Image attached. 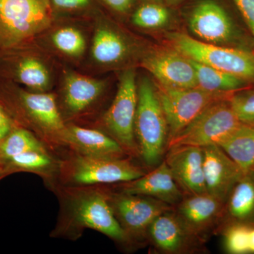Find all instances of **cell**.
Segmentation results:
<instances>
[{"mask_svg":"<svg viewBox=\"0 0 254 254\" xmlns=\"http://www.w3.org/2000/svg\"><path fill=\"white\" fill-rule=\"evenodd\" d=\"M0 101L20 126L51 147L65 145L67 125L54 95L34 92L0 78Z\"/></svg>","mask_w":254,"mask_h":254,"instance_id":"obj_1","label":"cell"},{"mask_svg":"<svg viewBox=\"0 0 254 254\" xmlns=\"http://www.w3.org/2000/svg\"><path fill=\"white\" fill-rule=\"evenodd\" d=\"M65 231L91 229L120 243L129 241L119 223L110 201V193L89 187L66 191L64 199Z\"/></svg>","mask_w":254,"mask_h":254,"instance_id":"obj_2","label":"cell"},{"mask_svg":"<svg viewBox=\"0 0 254 254\" xmlns=\"http://www.w3.org/2000/svg\"><path fill=\"white\" fill-rule=\"evenodd\" d=\"M137 92L134 123L137 148L144 163L148 166H154L161 160L168 146V123L157 88L148 78L139 80Z\"/></svg>","mask_w":254,"mask_h":254,"instance_id":"obj_3","label":"cell"},{"mask_svg":"<svg viewBox=\"0 0 254 254\" xmlns=\"http://www.w3.org/2000/svg\"><path fill=\"white\" fill-rule=\"evenodd\" d=\"M50 0H0V50L28 46L53 22Z\"/></svg>","mask_w":254,"mask_h":254,"instance_id":"obj_4","label":"cell"},{"mask_svg":"<svg viewBox=\"0 0 254 254\" xmlns=\"http://www.w3.org/2000/svg\"><path fill=\"white\" fill-rule=\"evenodd\" d=\"M61 177L71 187L125 183L136 180L145 172L124 158H96L75 153L60 164Z\"/></svg>","mask_w":254,"mask_h":254,"instance_id":"obj_5","label":"cell"},{"mask_svg":"<svg viewBox=\"0 0 254 254\" xmlns=\"http://www.w3.org/2000/svg\"><path fill=\"white\" fill-rule=\"evenodd\" d=\"M174 49L187 58L254 81V54L245 50L205 43L184 33L169 35Z\"/></svg>","mask_w":254,"mask_h":254,"instance_id":"obj_6","label":"cell"},{"mask_svg":"<svg viewBox=\"0 0 254 254\" xmlns=\"http://www.w3.org/2000/svg\"><path fill=\"white\" fill-rule=\"evenodd\" d=\"M228 98L210 105L190 125L169 140L167 148L180 145L203 148L218 145L242 125L232 110Z\"/></svg>","mask_w":254,"mask_h":254,"instance_id":"obj_7","label":"cell"},{"mask_svg":"<svg viewBox=\"0 0 254 254\" xmlns=\"http://www.w3.org/2000/svg\"><path fill=\"white\" fill-rule=\"evenodd\" d=\"M137 103L136 73L131 68L120 76L115 99L102 123L106 133L121 145L125 153L131 155L138 153L134 133Z\"/></svg>","mask_w":254,"mask_h":254,"instance_id":"obj_8","label":"cell"},{"mask_svg":"<svg viewBox=\"0 0 254 254\" xmlns=\"http://www.w3.org/2000/svg\"><path fill=\"white\" fill-rule=\"evenodd\" d=\"M156 88L168 123V141L210 105L228 98V93H214L198 87L172 88L159 84Z\"/></svg>","mask_w":254,"mask_h":254,"instance_id":"obj_9","label":"cell"},{"mask_svg":"<svg viewBox=\"0 0 254 254\" xmlns=\"http://www.w3.org/2000/svg\"><path fill=\"white\" fill-rule=\"evenodd\" d=\"M188 23L200 41L218 46L236 42V26L220 0H195L189 11Z\"/></svg>","mask_w":254,"mask_h":254,"instance_id":"obj_10","label":"cell"},{"mask_svg":"<svg viewBox=\"0 0 254 254\" xmlns=\"http://www.w3.org/2000/svg\"><path fill=\"white\" fill-rule=\"evenodd\" d=\"M110 201L119 223L129 240L143 238L157 217L172 210L170 205L155 198L123 192L110 194Z\"/></svg>","mask_w":254,"mask_h":254,"instance_id":"obj_11","label":"cell"},{"mask_svg":"<svg viewBox=\"0 0 254 254\" xmlns=\"http://www.w3.org/2000/svg\"><path fill=\"white\" fill-rule=\"evenodd\" d=\"M0 78L34 92L48 91L52 83L49 68L28 46L0 50Z\"/></svg>","mask_w":254,"mask_h":254,"instance_id":"obj_12","label":"cell"},{"mask_svg":"<svg viewBox=\"0 0 254 254\" xmlns=\"http://www.w3.org/2000/svg\"><path fill=\"white\" fill-rule=\"evenodd\" d=\"M161 86L172 88L198 87L195 68L191 62L177 50H160L148 55L142 61Z\"/></svg>","mask_w":254,"mask_h":254,"instance_id":"obj_13","label":"cell"},{"mask_svg":"<svg viewBox=\"0 0 254 254\" xmlns=\"http://www.w3.org/2000/svg\"><path fill=\"white\" fill-rule=\"evenodd\" d=\"M168 150L165 161L183 193L191 195L207 193L203 148L180 145Z\"/></svg>","mask_w":254,"mask_h":254,"instance_id":"obj_14","label":"cell"},{"mask_svg":"<svg viewBox=\"0 0 254 254\" xmlns=\"http://www.w3.org/2000/svg\"><path fill=\"white\" fill-rule=\"evenodd\" d=\"M203 151L207 193L225 203L245 174L219 145H209L203 148Z\"/></svg>","mask_w":254,"mask_h":254,"instance_id":"obj_15","label":"cell"},{"mask_svg":"<svg viewBox=\"0 0 254 254\" xmlns=\"http://www.w3.org/2000/svg\"><path fill=\"white\" fill-rule=\"evenodd\" d=\"M121 192L150 197L170 205H178L184 198L183 192L165 160L150 173L123 183Z\"/></svg>","mask_w":254,"mask_h":254,"instance_id":"obj_16","label":"cell"},{"mask_svg":"<svg viewBox=\"0 0 254 254\" xmlns=\"http://www.w3.org/2000/svg\"><path fill=\"white\" fill-rule=\"evenodd\" d=\"M224 203L208 193L188 195L179 203L176 214L187 232L198 238L213 226Z\"/></svg>","mask_w":254,"mask_h":254,"instance_id":"obj_17","label":"cell"},{"mask_svg":"<svg viewBox=\"0 0 254 254\" xmlns=\"http://www.w3.org/2000/svg\"><path fill=\"white\" fill-rule=\"evenodd\" d=\"M105 87L106 83L103 80L68 71L64 80V110L71 118L86 113L99 100Z\"/></svg>","mask_w":254,"mask_h":254,"instance_id":"obj_18","label":"cell"},{"mask_svg":"<svg viewBox=\"0 0 254 254\" xmlns=\"http://www.w3.org/2000/svg\"><path fill=\"white\" fill-rule=\"evenodd\" d=\"M65 145L75 153L96 158H123L125 151L107 133L75 125H67Z\"/></svg>","mask_w":254,"mask_h":254,"instance_id":"obj_19","label":"cell"},{"mask_svg":"<svg viewBox=\"0 0 254 254\" xmlns=\"http://www.w3.org/2000/svg\"><path fill=\"white\" fill-rule=\"evenodd\" d=\"M147 235L158 250L167 254L181 253L194 238L172 210L157 217L150 224Z\"/></svg>","mask_w":254,"mask_h":254,"instance_id":"obj_20","label":"cell"},{"mask_svg":"<svg viewBox=\"0 0 254 254\" xmlns=\"http://www.w3.org/2000/svg\"><path fill=\"white\" fill-rule=\"evenodd\" d=\"M218 145L245 175L254 174V126L242 124Z\"/></svg>","mask_w":254,"mask_h":254,"instance_id":"obj_21","label":"cell"},{"mask_svg":"<svg viewBox=\"0 0 254 254\" xmlns=\"http://www.w3.org/2000/svg\"><path fill=\"white\" fill-rule=\"evenodd\" d=\"M128 53V44L118 32L106 26L97 28L91 46V56L95 63L103 66L115 64L123 61Z\"/></svg>","mask_w":254,"mask_h":254,"instance_id":"obj_22","label":"cell"},{"mask_svg":"<svg viewBox=\"0 0 254 254\" xmlns=\"http://www.w3.org/2000/svg\"><path fill=\"white\" fill-rule=\"evenodd\" d=\"M190 60L195 68L198 88L205 91L230 93L245 89L250 83L231 73Z\"/></svg>","mask_w":254,"mask_h":254,"instance_id":"obj_23","label":"cell"},{"mask_svg":"<svg viewBox=\"0 0 254 254\" xmlns=\"http://www.w3.org/2000/svg\"><path fill=\"white\" fill-rule=\"evenodd\" d=\"M60 164L48 153V150H32L13 157L1 166L6 176L10 174L26 172L48 177L60 170Z\"/></svg>","mask_w":254,"mask_h":254,"instance_id":"obj_24","label":"cell"},{"mask_svg":"<svg viewBox=\"0 0 254 254\" xmlns=\"http://www.w3.org/2000/svg\"><path fill=\"white\" fill-rule=\"evenodd\" d=\"M227 198V210L234 220L246 222L254 218V174L244 175Z\"/></svg>","mask_w":254,"mask_h":254,"instance_id":"obj_25","label":"cell"},{"mask_svg":"<svg viewBox=\"0 0 254 254\" xmlns=\"http://www.w3.org/2000/svg\"><path fill=\"white\" fill-rule=\"evenodd\" d=\"M32 150L46 151L47 149L36 135L18 125L0 142V166L13 157Z\"/></svg>","mask_w":254,"mask_h":254,"instance_id":"obj_26","label":"cell"},{"mask_svg":"<svg viewBox=\"0 0 254 254\" xmlns=\"http://www.w3.org/2000/svg\"><path fill=\"white\" fill-rule=\"evenodd\" d=\"M51 41L57 50L69 58H81L86 51L85 36L72 26L58 28L52 35Z\"/></svg>","mask_w":254,"mask_h":254,"instance_id":"obj_27","label":"cell"},{"mask_svg":"<svg viewBox=\"0 0 254 254\" xmlns=\"http://www.w3.org/2000/svg\"><path fill=\"white\" fill-rule=\"evenodd\" d=\"M170 10L163 2L148 1L138 6L132 14L135 26L146 29L160 28L170 19Z\"/></svg>","mask_w":254,"mask_h":254,"instance_id":"obj_28","label":"cell"},{"mask_svg":"<svg viewBox=\"0 0 254 254\" xmlns=\"http://www.w3.org/2000/svg\"><path fill=\"white\" fill-rule=\"evenodd\" d=\"M251 228L245 222H237L227 227L224 234V245L228 253L250 254Z\"/></svg>","mask_w":254,"mask_h":254,"instance_id":"obj_29","label":"cell"},{"mask_svg":"<svg viewBox=\"0 0 254 254\" xmlns=\"http://www.w3.org/2000/svg\"><path fill=\"white\" fill-rule=\"evenodd\" d=\"M237 119L244 125L254 126V91H238L228 98Z\"/></svg>","mask_w":254,"mask_h":254,"instance_id":"obj_30","label":"cell"},{"mask_svg":"<svg viewBox=\"0 0 254 254\" xmlns=\"http://www.w3.org/2000/svg\"><path fill=\"white\" fill-rule=\"evenodd\" d=\"M254 36V0H231Z\"/></svg>","mask_w":254,"mask_h":254,"instance_id":"obj_31","label":"cell"},{"mask_svg":"<svg viewBox=\"0 0 254 254\" xmlns=\"http://www.w3.org/2000/svg\"><path fill=\"white\" fill-rule=\"evenodd\" d=\"M53 9L74 11L87 9L92 4V0H50Z\"/></svg>","mask_w":254,"mask_h":254,"instance_id":"obj_32","label":"cell"},{"mask_svg":"<svg viewBox=\"0 0 254 254\" xmlns=\"http://www.w3.org/2000/svg\"><path fill=\"white\" fill-rule=\"evenodd\" d=\"M17 125L18 124L0 101V142L3 141Z\"/></svg>","mask_w":254,"mask_h":254,"instance_id":"obj_33","label":"cell"},{"mask_svg":"<svg viewBox=\"0 0 254 254\" xmlns=\"http://www.w3.org/2000/svg\"><path fill=\"white\" fill-rule=\"evenodd\" d=\"M108 7L120 14H127L132 9L134 0H102Z\"/></svg>","mask_w":254,"mask_h":254,"instance_id":"obj_34","label":"cell"},{"mask_svg":"<svg viewBox=\"0 0 254 254\" xmlns=\"http://www.w3.org/2000/svg\"><path fill=\"white\" fill-rule=\"evenodd\" d=\"M250 252L254 254V227H252L250 231Z\"/></svg>","mask_w":254,"mask_h":254,"instance_id":"obj_35","label":"cell"},{"mask_svg":"<svg viewBox=\"0 0 254 254\" xmlns=\"http://www.w3.org/2000/svg\"><path fill=\"white\" fill-rule=\"evenodd\" d=\"M6 177V174H5L4 170H3V168H1V166H0V180H1V179L4 178V177Z\"/></svg>","mask_w":254,"mask_h":254,"instance_id":"obj_36","label":"cell"},{"mask_svg":"<svg viewBox=\"0 0 254 254\" xmlns=\"http://www.w3.org/2000/svg\"><path fill=\"white\" fill-rule=\"evenodd\" d=\"M147 1H158V2H163L165 0H147Z\"/></svg>","mask_w":254,"mask_h":254,"instance_id":"obj_37","label":"cell"},{"mask_svg":"<svg viewBox=\"0 0 254 254\" xmlns=\"http://www.w3.org/2000/svg\"><path fill=\"white\" fill-rule=\"evenodd\" d=\"M169 1H171V2L177 3L180 2V1H183V0H169Z\"/></svg>","mask_w":254,"mask_h":254,"instance_id":"obj_38","label":"cell"},{"mask_svg":"<svg viewBox=\"0 0 254 254\" xmlns=\"http://www.w3.org/2000/svg\"></svg>","mask_w":254,"mask_h":254,"instance_id":"obj_39","label":"cell"}]
</instances>
